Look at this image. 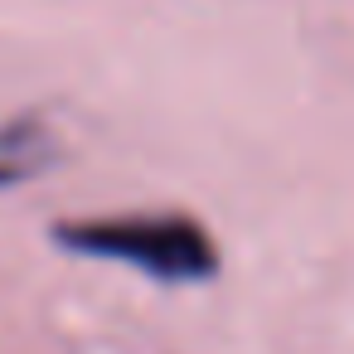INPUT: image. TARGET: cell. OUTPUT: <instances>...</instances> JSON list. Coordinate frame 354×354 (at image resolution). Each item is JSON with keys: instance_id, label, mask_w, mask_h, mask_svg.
<instances>
[{"instance_id": "cell-1", "label": "cell", "mask_w": 354, "mask_h": 354, "mask_svg": "<svg viewBox=\"0 0 354 354\" xmlns=\"http://www.w3.org/2000/svg\"><path fill=\"white\" fill-rule=\"evenodd\" d=\"M54 243L78 257L122 262L156 281L185 286L218 272V243L189 214H107V218H64Z\"/></svg>"}, {"instance_id": "cell-2", "label": "cell", "mask_w": 354, "mask_h": 354, "mask_svg": "<svg viewBox=\"0 0 354 354\" xmlns=\"http://www.w3.org/2000/svg\"><path fill=\"white\" fill-rule=\"evenodd\" d=\"M59 141L54 131L39 122V117H15L0 127V189H10L30 175H39L49 160H54Z\"/></svg>"}]
</instances>
